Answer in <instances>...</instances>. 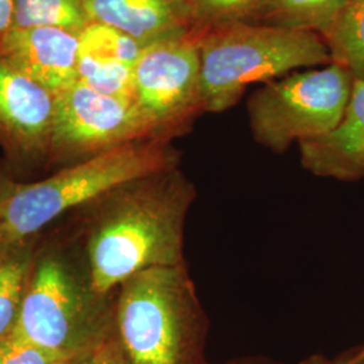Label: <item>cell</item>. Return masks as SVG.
<instances>
[{"label": "cell", "mask_w": 364, "mask_h": 364, "mask_svg": "<svg viewBox=\"0 0 364 364\" xmlns=\"http://www.w3.org/2000/svg\"><path fill=\"white\" fill-rule=\"evenodd\" d=\"M196 186L178 168L126 182L90 204L85 252L102 299L136 274L185 264V225Z\"/></svg>", "instance_id": "cell-1"}, {"label": "cell", "mask_w": 364, "mask_h": 364, "mask_svg": "<svg viewBox=\"0 0 364 364\" xmlns=\"http://www.w3.org/2000/svg\"><path fill=\"white\" fill-rule=\"evenodd\" d=\"M178 164L180 154L170 142L146 139L85 158L41 181L0 180V243L27 242L66 212Z\"/></svg>", "instance_id": "cell-2"}, {"label": "cell", "mask_w": 364, "mask_h": 364, "mask_svg": "<svg viewBox=\"0 0 364 364\" xmlns=\"http://www.w3.org/2000/svg\"><path fill=\"white\" fill-rule=\"evenodd\" d=\"M203 320L186 264L136 274L115 293L114 329L129 364H196Z\"/></svg>", "instance_id": "cell-3"}, {"label": "cell", "mask_w": 364, "mask_h": 364, "mask_svg": "<svg viewBox=\"0 0 364 364\" xmlns=\"http://www.w3.org/2000/svg\"><path fill=\"white\" fill-rule=\"evenodd\" d=\"M196 36L204 112L232 108L254 82L332 64L324 39L312 31L234 23Z\"/></svg>", "instance_id": "cell-4"}, {"label": "cell", "mask_w": 364, "mask_h": 364, "mask_svg": "<svg viewBox=\"0 0 364 364\" xmlns=\"http://www.w3.org/2000/svg\"><path fill=\"white\" fill-rule=\"evenodd\" d=\"M115 296L97 297L88 274L57 252L34 260L14 333L68 359L96 351L114 332Z\"/></svg>", "instance_id": "cell-5"}, {"label": "cell", "mask_w": 364, "mask_h": 364, "mask_svg": "<svg viewBox=\"0 0 364 364\" xmlns=\"http://www.w3.org/2000/svg\"><path fill=\"white\" fill-rule=\"evenodd\" d=\"M353 80L348 69L329 64L264 82L247 102L255 142L284 154L291 144L332 130L350 102Z\"/></svg>", "instance_id": "cell-6"}, {"label": "cell", "mask_w": 364, "mask_h": 364, "mask_svg": "<svg viewBox=\"0 0 364 364\" xmlns=\"http://www.w3.org/2000/svg\"><path fill=\"white\" fill-rule=\"evenodd\" d=\"M195 33L144 46L134 66V102L156 139L170 142L204 112Z\"/></svg>", "instance_id": "cell-7"}, {"label": "cell", "mask_w": 364, "mask_h": 364, "mask_svg": "<svg viewBox=\"0 0 364 364\" xmlns=\"http://www.w3.org/2000/svg\"><path fill=\"white\" fill-rule=\"evenodd\" d=\"M146 139L156 136L134 100L95 91L81 81L55 95L50 153L85 159Z\"/></svg>", "instance_id": "cell-8"}, {"label": "cell", "mask_w": 364, "mask_h": 364, "mask_svg": "<svg viewBox=\"0 0 364 364\" xmlns=\"http://www.w3.org/2000/svg\"><path fill=\"white\" fill-rule=\"evenodd\" d=\"M55 95L0 57V141L23 156L52 150Z\"/></svg>", "instance_id": "cell-9"}, {"label": "cell", "mask_w": 364, "mask_h": 364, "mask_svg": "<svg viewBox=\"0 0 364 364\" xmlns=\"http://www.w3.org/2000/svg\"><path fill=\"white\" fill-rule=\"evenodd\" d=\"M78 34L55 27L13 28L0 43V57L58 95L78 81Z\"/></svg>", "instance_id": "cell-10"}, {"label": "cell", "mask_w": 364, "mask_h": 364, "mask_svg": "<svg viewBox=\"0 0 364 364\" xmlns=\"http://www.w3.org/2000/svg\"><path fill=\"white\" fill-rule=\"evenodd\" d=\"M299 161L313 176L338 181L364 178V78L353 80L351 96L338 124L299 144Z\"/></svg>", "instance_id": "cell-11"}, {"label": "cell", "mask_w": 364, "mask_h": 364, "mask_svg": "<svg viewBox=\"0 0 364 364\" xmlns=\"http://www.w3.org/2000/svg\"><path fill=\"white\" fill-rule=\"evenodd\" d=\"M142 50L124 33L91 22L78 34V81L105 95L134 100V66Z\"/></svg>", "instance_id": "cell-12"}, {"label": "cell", "mask_w": 364, "mask_h": 364, "mask_svg": "<svg viewBox=\"0 0 364 364\" xmlns=\"http://www.w3.org/2000/svg\"><path fill=\"white\" fill-rule=\"evenodd\" d=\"M91 22L114 27L139 45L193 33L185 0H85Z\"/></svg>", "instance_id": "cell-13"}, {"label": "cell", "mask_w": 364, "mask_h": 364, "mask_svg": "<svg viewBox=\"0 0 364 364\" xmlns=\"http://www.w3.org/2000/svg\"><path fill=\"white\" fill-rule=\"evenodd\" d=\"M36 257L22 243H0V338L13 333Z\"/></svg>", "instance_id": "cell-14"}, {"label": "cell", "mask_w": 364, "mask_h": 364, "mask_svg": "<svg viewBox=\"0 0 364 364\" xmlns=\"http://www.w3.org/2000/svg\"><path fill=\"white\" fill-rule=\"evenodd\" d=\"M321 38L332 64L364 78V0H347Z\"/></svg>", "instance_id": "cell-15"}, {"label": "cell", "mask_w": 364, "mask_h": 364, "mask_svg": "<svg viewBox=\"0 0 364 364\" xmlns=\"http://www.w3.org/2000/svg\"><path fill=\"white\" fill-rule=\"evenodd\" d=\"M347 0H267L254 25L323 36Z\"/></svg>", "instance_id": "cell-16"}, {"label": "cell", "mask_w": 364, "mask_h": 364, "mask_svg": "<svg viewBox=\"0 0 364 364\" xmlns=\"http://www.w3.org/2000/svg\"><path fill=\"white\" fill-rule=\"evenodd\" d=\"M90 23L85 0H14V28L55 27L80 33Z\"/></svg>", "instance_id": "cell-17"}, {"label": "cell", "mask_w": 364, "mask_h": 364, "mask_svg": "<svg viewBox=\"0 0 364 364\" xmlns=\"http://www.w3.org/2000/svg\"><path fill=\"white\" fill-rule=\"evenodd\" d=\"M193 22V33L201 34L234 23H255L267 0H185Z\"/></svg>", "instance_id": "cell-18"}, {"label": "cell", "mask_w": 364, "mask_h": 364, "mask_svg": "<svg viewBox=\"0 0 364 364\" xmlns=\"http://www.w3.org/2000/svg\"><path fill=\"white\" fill-rule=\"evenodd\" d=\"M69 360L58 353L41 348L14 332L0 338V364H65Z\"/></svg>", "instance_id": "cell-19"}, {"label": "cell", "mask_w": 364, "mask_h": 364, "mask_svg": "<svg viewBox=\"0 0 364 364\" xmlns=\"http://www.w3.org/2000/svg\"><path fill=\"white\" fill-rule=\"evenodd\" d=\"M92 364H129V360L117 341L115 329L95 351Z\"/></svg>", "instance_id": "cell-20"}, {"label": "cell", "mask_w": 364, "mask_h": 364, "mask_svg": "<svg viewBox=\"0 0 364 364\" xmlns=\"http://www.w3.org/2000/svg\"><path fill=\"white\" fill-rule=\"evenodd\" d=\"M14 28V0H0V43Z\"/></svg>", "instance_id": "cell-21"}, {"label": "cell", "mask_w": 364, "mask_h": 364, "mask_svg": "<svg viewBox=\"0 0 364 364\" xmlns=\"http://www.w3.org/2000/svg\"><path fill=\"white\" fill-rule=\"evenodd\" d=\"M299 364H360L355 356L352 358H340V359H329V358H324V356H312L308 358L305 360H302Z\"/></svg>", "instance_id": "cell-22"}, {"label": "cell", "mask_w": 364, "mask_h": 364, "mask_svg": "<svg viewBox=\"0 0 364 364\" xmlns=\"http://www.w3.org/2000/svg\"><path fill=\"white\" fill-rule=\"evenodd\" d=\"M93 353H88V355H82V356H78L75 359H70L68 363L65 364H92L93 363Z\"/></svg>", "instance_id": "cell-23"}, {"label": "cell", "mask_w": 364, "mask_h": 364, "mask_svg": "<svg viewBox=\"0 0 364 364\" xmlns=\"http://www.w3.org/2000/svg\"><path fill=\"white\" fill-rule=\"evenodd\" d=\"M355 359H356L359 363L364 364V347L355 355Z\"/></svg>", "instance_id": "cell-24"}]
</instances>
